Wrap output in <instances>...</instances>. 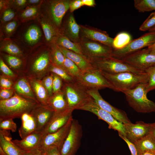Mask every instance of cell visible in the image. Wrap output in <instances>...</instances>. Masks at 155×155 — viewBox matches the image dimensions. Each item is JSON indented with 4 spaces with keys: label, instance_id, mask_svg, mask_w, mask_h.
Masks as SVG:
<instances>
[{
    "label": "cell",
    "instance_id": "obj_1",
    "mask_svg": "<svg viewBox=\"0 0 155 155\" xmlns=\"http://www.w3.org/2000/svg\"><path fill=\"white\" fill-rule=\"evenodd\" d=\"M38 104L34 100L14 94L9 99L0 100V120L20 118L24 113H30Z\"/></svg>",
    "mask_w": 155,
    "mask_h": 155
},
{
    "label": "cell",
    "instance_id": "obj_2",
    "mask_svg": "<svg viewBox=\"0 0 155 155\" xmlns=\"http://www.w3.org/2000/svg\"><path fill=\"white\" fill-rule=\"evenodd\" d=\"M104 77L111 83L115 91L121 92L132 89L139 84L147 83L146 73L139 74L131 72L109 73L102 71Z\"/></svg>",
    "mask_w": 155,
    "mask_h": 155
},
{
    "label": "cell",
    "instance_id": "obj_3",
    "mask_svg": "<svg viewBox=\"0 0 155 155\" xmlns=\"http://www.w3.org/2000/svg\"><path fill=\"white\" fill-rule=\"evenodd\" d=\"M146 83H141L135 88L123 92L129 106L137 112H155V103L147 98Z\"/></svg>",
    "mask_w": 155,
    "mask_h": 155
},
{
    "label": "cell",
    "instance_id": "obj_4",
    "mask_svg": "<svg viewBox=\"0 0 155 155\" xmlns=\"http://www.w3.org/2000/svg\"><path fill=\"white\" fill-rule=\"evenodd\" d=\"M93 67L101 71L115 74L128 71L142 74L145 72L139 70L123 61L112 56L90 61Z\"/></svg>",
    "mask_w": 155,
    "mask_h": 155
},
{
    "label": "cell",
    "instance_id": "obj_5",
    "mask_svg": "<svg viewBox=\"0 0 155 155\" xmlns=\"http://www.w3.org/2000/svg\"><path fill=\"white\" fill-rule=\"evenodd\" d=\"M90 112L97 116L99 119L106 122L109 129H113L125 136L124 125L118 121L111 114L101 108L90 96L77 109Z\"/></svg>",
    "mask_w": 155,
    "mask_h": 155
},
{
    "label": "cell",
    "instance_id": "obj_6",
    "mask_svg": "<svg viewBox=\"0 0 155 155\" xmlns=\"http://www.w3.org/2000/svg\"><path fill=\"white\" fill-rule=\"evenodd\" d=\"M75 80L87 90H99L114 88L103 75L101 71L94 68L82 72Z\"/></svg>",
    "mask_w": 155,
    "mask_h": 155
},
{
    "label": "cell",
    "instance_id": "obj_7",
    "mask_svg": "<svg viewBox=\"0 0 155 155\" xmlns=\"http://www.w3.org/2000/svg\"><path fill=\"white\" fill-rule=\"evenodd\" d=\"M63 92L68 108L72 111L77 108L90 97L87 90L75 80L65 82L61 90Z\"/></svg>",
    "mask_w": 155,
    "mask_h": 155
},
{
    "label": "cell",
    "instance_id": "obj_8",
    "mask_svg": "<svg viewBox=\"0 0 155 155\" xmlns=\"http://www.w3.org/2000/svg\"><path fill=\"white\" fill-rule=\"evenodd\" d=\"M155 42V32H149L140 37L131 40L124 48L113 50L112 57L121 59L126 56L143 48L148 47Z\"/></svg>",
    "mask_w": 155,
    "mask_h": 155
},
{
    "label": "cell",
    "instance_id": "obj_9",
    "mask_svg": "<svg viewBox=\"0 0 155 155\" xmlns=\"http://www.w3.org/2000/svg\"><path fill=\"white\" fill-rule=\"evenodd\" d=\"M79 43L84 55L90 61L112 56L113 48L101 43L80 37Z\"/></svg>",
    "mask_w": 155,
    "mask_h": 155
},
{
    "label": "cell",
    "instance_id": "obj_10",
    "mask_svg": "<svg viewBox=\"0 0 155 155\" xmlns=\"http://www.w3.org/2000/svg\"><path fill=\"white\" fill-rule=\"evenodd\" d=\"M82 135V126L77 120L73 119L69 133L60 150L61 155H75Z\"/></svg>",
    "mask_w": 155,
    "mask_h": 155
},
{
    "label": "cell",
    "instance_id": "obj_11",
    "mask_svg": "<svg viewBox=\"0 0 155 155\" xmlns=\"http://www.w3.org/2000/svg\"><path fill=\"white\" fill-rule=\"evenodd\" d=\"M121 60L132 67L144 72L155 65V55L151 54L148 48L132 53Z\"/></svg>",
    "mask_w": 155,
    "mask_h": 155
},
{
    "label": "cell",
    "instance_id": "obj_12",
    "mask_svg": "<svg viewBox=\"0 0 155 155\" xmlns=\"http://www.w3.org/2000/svg\"><path fill=\"white\" fill-rule=\"evenodd\" d=\"M87 92L101 108L111 114L118 121L124 124L131 123L125 112L113 106L105 101L100 95L98 90L88 89Z\"/></svg>",
    "mask_w": 155,
    "mask_h": 155
},
{
    "label": "cell",
    "instance_id": "obj_13",
    "mask_svg": "<svg viewBox=\"0 0 155 155\" xmlns=\"http://www.w3.org/2000/svg\"><path fill=\"white\" fill-rule=\"evenodd\" d=\"M73 119L72 117L66 125L57 131L43 136L40 148L44 150L49 147H55L60 150L69 133Z\"/></svg>",
    "mask_w": 155,
    "mask_h": 155
},
{
    "label": "cell",
    "instance_id": "obj_14",
    "mask_svg": "<svg viewBox=\"0 0 155 155\" xmlns=\"http://www.w3.org/2000/svg\"><path fill=\"white\" fill-rule=\"evenodd\" d=\"M80 25V37L101 43L113 48V38L110 37L106 32L87 26Z\"/></svg>",
    "mask_w": 155,
    "mask_h": 155
},
{
    "label": "cell",
    "instance_id": "obj_15",
    "mask_svg": "<svg viewBox=\"0 0 155 155\" xmlns=\"http://www.w3.org/2000/svg\"><path fill=\"white\" fill-rule=\"evenodd\" d=\"M73 111L69 109L54 112L48 124L41 131L43 136L55 132L66 125L72 117Z\"/></svg>",
    "mask_w": 155,
    "mask_h": 155
},
{
    "label": "cell",
    "instance_id": "obj_16",
    "mask_svg": "<svg viewBox=\"0 0 155 155\" xmlns=\"http://www.w3.org/2000/svg\"><path fill=\"white\" fill-rule=\"evenodd\" d=\"M124 125L125 136L133 144L149 134L150 123L139 121L135 124L131 123Z\"/></svg>",
    "mask_w": 155,
    "mask_h": 155
},
{
    "label": "cell",
    "instance_id": "obj_17",
    "mask_svg": "<svg viewBox=\"0 0 155 155\" xmlns=\"http://www.w3.org/2000/svg\"><path fill=\"white\" fill-rule=\"evenodd\" d=\"M54 112L47 105L39 103L35 106L30 113L36 120L37 131H42L48 123Z\"/></svg>",
    "mask_w": 155,
    "mask_h": 155
},
{
    "label": "cell",
    "instance_id": "obj_18",
    "mask_svg": "<svg viewBox=\"0 0 155 155\" xmlns=\"http://www.w3.org/2000/svg\"><path fill=\"white\" fill-rule=\"evenodd\" d=\"M52 63L51 51L42 52L36 57L31 66V72L38 78H40L46 73Z\"/></svg>",
    "mask_w": 155,
    "mask_h": 155
},
{
    "label": "cell",
    "instance_id": "obj_19",
    "mask_svg": "<svg viewBox=\"0 0 155 155\" xmlns=\"http://www.w3.org/2000/svg\"><path fill=\"white\" fill-rule=\"evenodd\" d=\"M42 137L41 132L36 131L21 140H12V141L20 149L27 152L41 148Z\"/></svg>",
    "mask_w": 155,
    "mask_h": 155
},
{
    "label": "cell",
    "instance_id": "obj_20",
    "mask_svg": "<svg viewBox=\"0 0 155 155\" xmlns=\"http://www.w3.org/2000/svg\"><path fill=\"white\" fill-rule=\"evenodd\" d=\"M71 0H60L53 1L51 4V11L55 24L59 26L63 18L69 8Z\"/></svg>",
    "mask_w": 155,
    "mask_h": 155
},
{
    "label": "cell",
    "instance_id": "obj_21",
    "mask_svg": "<svg viewBox=\"0 0 155 155\" xmlns=\"http://www.w3.org/2000/svg\"><path fill=\"white\" fill-rule=\"evenodd\" d=\"M68 15L62 34L72 41L79 43L80 39V25L76 22L73 13L70 12Z\"/></svg>",
    "mask_w": 155,
    "mask_h": 155
},
{
    "label": "cell",
    "instance_id": "obj_22",
    "mask_svg": "<svg viewBox=\"0 0 155 155\" xmlns=\"http://www.w3.org/2000/svg\"><path fill=\"white\" fill-rule=\"evenodd\" d=\"M59 46L65 57L73 61L82 72L94 68L90 61L84 55H80L63 47Z\"/></svg>",
    "mask_w": 155,
    "mask_h": 155
},
{
    "label": "cell",
    "instance_id": "obj_23",
    "mask_svg": "<svg viewBox=\"0 0 155 155\" xmlns=\"http://www.w3.org/2000/svg\"><path fill=\"white\" fill-rule=\"evenodd\" d=\"M0 147L7 155H23L25 152L13 142L8 131L0 130Z\"/></svg>",
    "mask_w": 155,
    "mask_h": 155
},
{
    "label": "cell",
    "instance_id": "obj_24",
    "mask_svg": "<svg viewBox=\"0 0 155 155\" xmlns=\"http://www.w3.org/2000/svg\"><path fill=\"white\" fill-rule=\"evenodd\" d=\"M20 118L22 124L18 130V132L21 139L37 131L36 120L30 113H24Z\"/></svg>",
    "mask_w": 155,
    "mask_h": 155
},
{
    "label": "cell",
    "instance_id": "obj_25",
    "mask_svg": "<svg viewBox=\"0 0 155 155\" xmlns=\"http://www.w3.org/2000/svg\"><path fill=\"white\" fill-rule=\"evenodd\" d=\"M29 80L30 84L38 103L47 105L49 97L42 82L38 79L32 77Z\"/></svg>",
    "mask_w": 155,
    "mask_h": 155
},
{
    "label": "cell",
    "instance_id": "obj_26",
    "mask_svg": "<svg viewBox=\"0 0 155 155\" xmlns=\"http://www.w3.org/2000/svg\"><path fill=\"white\" fill-rule=\"evenodd\" d=\"M47 105L55 112H61L69 109L65 94L62 90L53 94L49 98Z\"/></svg>",
    "mask_w": 155,
    "mask_h": 155
},
{
    "label": "cell",
    "instance_id": "obj_27",
    "mask_svg": "<svg viewBox=\"0 0 155 155\" xmlns=\"http://www.w3.org/2000/svg\"><path fill=\"white\" fill-rule=\"evenodd\" d=\"M30 84L25 78H21L14 84L13 89L20 95L34 100L38 103Z\"/></svg>",
    "mask_w": 155,
    "mask_h": 155
},
{
    "label": "cell",
    "instance_id": "obj_28",
    "mask_svg": "<svg viewBox=\"0 0 155 155\" xmlns=\"http://www.w3.org/2000/svg\"><path fill=\"white\" fill-rule=\"evenodd\" d=\"M138 154L145 152L155 154V138L149 134L145 136L134 143Z\"/></svg>",
    "mask_w": 155,
    "mask_h": 155
},
{
    "label": "cell",
    "instance_id": "obj_29",
    "mask_svg": "<svg viewBox=\"0 0 155 155\" xmlns=\"http://www.w3.org/2000/svg\"><path fill=\"white\" fill-rule=\"evenodd\" d=\"M46 40L51 44H56L59 36L61 34L51 23L46 20L40 22Z\"/></svg>",
    "mask_w": 155,
    "mask_h": 155
},
{
    "label": "cell",
    "instance_id": "obj_30",
    "mask_svg": "<svg viewBox=\"0 0 155 155\" xmlns=\"http://www.w3.org/2000/svg\"><path fill=\"white\" fill-rule=\"evenodd\" d=\"M56 44L77 53L84 55L79 43L72 41L62 34H61L58 36Z\"/></svg>",
    "mask_w": 155,
    "mask_h": 155
},
{
    "label": "cell",
    "instance_id": "obj_31",
    "mask_svg": "<svg viewBox=\"0 0 155 155\" xmlns=\"http://www.w3.org/2000/svg\"><path fill=\"white\" fill-rule=\"evenodd\" d=\"M130 35L126 32L118 34L113 38L112 44L113 50L121 49L126 46L131 40Z\"/></svg>",
    "mask_w": 155,
    "mask_h": 155
},
{
    "label": "cell",
    "instance_id": "obj_32",
    "mask_svg": "<svg viewBox=\"0 0 155 155\" xmlns=\"http://www.w3.org/2000/svg\"><path fill=\"white\" fill-rule=\"evenodd\" d=\"M51 53L52 63L64 69L63 64L65 57L57 44L51 46Z\"/></svg>",
    "mask_w": 155,
    "mask_h": 155
},
{
    "label": "cell",
    "instance_id": "obj_33",
    "mask_svg": "<svg viewBox=\"0 0 155 155\" xmlns=\"http://www.w3.org/2000/svg\"><path fill=\"white\" fill-rule=\"evenodd\" d=\"M41 33L39 28L36 25H32L27 29L24 34L27 42L29 44L36 43L40 39Z\"/></svg>",
    "mask_w": 155,
    "mask_h": 155
},
{
    "label": "cell",
    "instance_id": "obj_34",
    "mask_svg": "<svg viewBox=\"0 0 155 155\" xmlns=\"http://www.w3.org/2000/svg\"><path fill=\"white\" fill-rule=\"evenodd\" d=\"M134 7L139 12L155 11V0H134Z\"/></svg>",
    "mask_w": 155,
    "mask_h": 155
},
{
    "label": "cell",
    "instance_id": "obj_35",
    "mask_svg": "<svg viewBox=\"0 0 155 155\" xmlns=\"http://www.w3.org/2000/svg\"><path fill=\"white\" fill-rule=\"evenodd\" d=\"M65 71L75 80L81 74L82 72L78 67L71 60L65 57L63 64Z\"/></svg>",
    "mask_w": 155,
    "mask_h": 155
},
{
    "label": "cell",
    "instance_id": "obj_36",
    "mask_svg": "<svg viewBox=\"0 0 155 155\" xmlns=\"http://www.w3.org/2000/svg\"><path fill=\"white\" fill-rule=\"evenodd\" d=\"M1 50L7 53L9 55L18 57L22 55V52L19 47L15 43L7 41L1 46Z\"/></svg>",
    "mask_w": 155,
    "mask_h": 155
},
{
    "label": "cell",
    "instance_id": "obj_37",
    "mask_svg": "<svg viewBox=\"0 0 155 155\" xmlns=\"http://www.w3.org/2000/svg\"><path fill=\"white\" fill-rule=\"evenodd\" d=\"M51 73L55 74L60 77L65 82H70L75 80L62 68L56 66L52 63L49 69Z\"/></svg>",
    "mask_w": 155,
    "mask_h": 155
},
{
    "label": "cell",
    "instance_id": "obj_38",
    "mask_svg": "<svg viewBox=\"0 0 155 155\" xmlns=\"http://www.w3.org/2000/svg\"><path fill=\"white\" fill-rule=\"evenodd\" d=\"M148 78L146 91L149 92L155 90V65L148 68L145 71Z\"/></svg>",
    "mask_w": 155,
    "mask_h": 155
},
{
    "label": "cell",
    "instance_id": "obj_39",
    "mask_svg": "<svg viewBox=\"0 0 155 155\" xmlns=\"http://www.w3.org/2000/svg\"><path fill=\"white\" fill-rule=\"evenodd\" d=\"M11 118L0 120V130L11 131L12 132L16 131L17 125Z\"/></svg>",
    "mask_w": 155,
    "mask_h": 155
},
{
    "label": "cell",
    "instance_id": "obj_40",
    "mask_svg": "<svg viewBox=\"0 0 155 155\" xmlns=\"http://www.w3.org/2000/svg\"><path fill=\"white\" fill-rule=\"evenodd\" d=\"M155 26V11L151 13L139 28L141 31L149 30Z\"/></svg>",
    "mask_w": 155,
    "mask_h": 155
},
{
    "label": "cell",
    "instance_id": "obj_41",
    "mask_svg": "<svg viewBox=\"0 0 155 155\" xmlns=\"http://www.w3.org/2000/svg\"><path fill=\"white\" fill-rule=\"evenodd\" d=\"M4 57L8 65L13 69H18L21 66L22 61L19 57L9 55H5Z\"/></svg>",
    "mask_w": 155,
    "mask_h": 155
},
{
    "label": "cell",
    "instance_id": "obj_42",
    "mask_svg": "<svg viewBox=\"0 0 155 155\" xmlns=\"http://www.w3.org/2000/svg\"><path fill=\"white\" fill-rule=\"evenodd\" d=\"M53 76L52 73L44 78L42 83L48 93L49 97L53 94Z\"/></svg>",
    "mask_w": 155,
    "mask_h": 155
},
{
    "label": "cell",
    "instance_id": "obj_43",
    "mask_svg": "<svg viewBox=\"0 0 155 155\" xmlns=\"http://www.w3.org/2000/svg\"><path fill=\"white\" fill-rule=\"evenodd\" d=\"M52 74L53 76L52 88L53 94L61 90L63 80L57 75L53 73Z\"/></svg>",
    "mask_w": 155,
    "mask_h": 155
},
{
    "label": "cell",
    "instance_id": "obj_44",
    "mask_svg": "<svg viewBox=\"0 0 155 155\" xmlns=\"http://www.w3.org/2000/svg\"><path fill=\"white\" fill-rule=\"evenodd\" d=\"M38 12V7H32L26 9L22 13L21 16L24 19H28L35 16Z\"/></svg>",
    "mask_w": 155,
    "mask_h": 155
},
{
    "label": "cell",
    "instance_id": "obj_45",
    "mask_svg": "<svg viewBox=\"0 0 155 155\" xmlns=\"http://www.w3.org/2000/svg\"><path fill=\"white\" fill-rule=\"evenodd\" d=\"M0 69L2 72L8 77L13 78L15 77L13 72L1 58L0 59Z\"/></svg>",
    "mask_w": 155,
    "mask_h": 155
},
{
    "label": "cell",
    "instance_id": "obj_46",
    "mask_svg": "<svg viewBox=\"0 0 155 155\" xmlns=\"http://www.w3.org/2000/svg\"><path fill=\"white\" fill-rule=\"evenodd\" d=\"M14 90L10 88H1L0 91V100H7L11 97L14 94Z\"/></svg>",
    "mask_w": 155,
    "mask_h": 155
},
{
    "label": "cell",
    "instance_id": "obj_47",
    "mask_svg": "<svg viewBox=\"0 0 155 155\" xmlns=\"http://www.w3.org/2000/svg\"><path fill=\"white\" fill-rule=\"evenodd\" d=\"M119 137L127 144L131 153V155H138L136 148L134 144L130 142L125 136L119 133Z\"/></svg>",
    "mask_w": 155,
    "mask_h": 155
},
{
    "label": "cell",
    "instance_id": "obj_48",
    "mask_svg": "<svg viewBox=\"0 0 155 155\" xmlns=\"http://www.w3.org/2000/svg\"><path fill=\"white\" fill-rule=\"evenodd\" d=\"M15 15L14 12L11 9L5 10L2 17L1 20L3 22L9 21L14 18Z\"/></svg>",
    "mask_w": 155,
    "mask_h": 155
},
{
    "label": "cell",
    "instance_id": "obj_49",
    "mask_svg": "<svg viewBox=\"0 0 155 155\" xmlns=\"http://www.w3.org/2000/svg\"><path fill=\"white\" fill-rule=\"evenodd\" d=\"M13 83L8 77L1 75L0 78V85L1 88H11Z\"/></svg>",
    "mask_w": 155,
    "mask_h": 155
},
{
    "label": "cell",
    "instance_id": "obj_50",
    "mask_svg": "<svg viewBox=\"0 0 155 155\" xmlns=\"http://www.w3.org/2000/svg\"><path fill=\"white\" fill-rule=\"evenodd\" d=\"M84 5L82 0L70 1L69 10L70 12L73 13L75 10Z\"/></svg>",
    "mask_w": 155,
    "mask_h": 155
},
{
    "label": "cell",
    "instance_id": "obj_51",
    "mask_svg": "<svg viewBox=\"0 0 155 155\" xmlns=\"http://www.w3.org/2000/svg\"><path fill=\"white\" fill-rule=\"evenodd\" d=\"M17 26V22L15 21L8 23L5 26V30L8 35H10L15 30Z\"/></svg>",
    "mask_w": 155,
    "mask_h": 155
},
{
    "label": "cell",
    "instance_id": "obj_52",
    "mask_svg": "<svg viewBox=\"0 0 155 155\" xmlns=\"http://www.w3.org/2000/svg\"><path fill=\"white\" fill-rule=\"evenodd\" d=\"M23 155H46L45 151L41 148L25 152Z\"/></svg>",
    "mask_w": 155,
    "mask_h": 155
},
{
    "label": "cell",
    "instance_id": "obj_53",
    "mask_svg": "<svg viewBox=\"0 0 155 155\" xmlns=\"http://www.w3.org/2000/svg\"><path fill=\"white\" fill-rule=\"evenodd\" d=\"M44 150L46 151V155H61L60 150L56 147H49Z\"/></svg>",
    "mask_w": 155,
    "mask_h": 155
},
{
    "label": "cell",
    "instance_id": "obj_54",
    "mask_svg": "<svg viewBox=\"0 0 155 155\" xmlns=\"http://www.w3.org/2000/svg\"><path fill=\"white\" fill-rule=\"evenodd\" d=\"M84 5L90 7H94L96 5L95 1L94 0H82Z\"/></svg>",
    "mask_w": 155,
    "mask_h": 155
},
{
    "label": "cell",
    "instance_id": "obj_55",
    "mask_svg": "<svg viewBox=\"0 0 155 155\" xmlns=\"http://www.w3.org/2000/svg\"><path fill=\"white\" fill-rule=\"evenodd\" d=\"M149 134L155 138V122L150 123V127Z\"/></svg>",
    "mask_w": 155,
    "mask_h": 155
},
{
    "label": "cell",
    "instance_id": "obj_56",
    "mask_svg": "<svg viewBox=\"0 0 155 155\" xmlns=\"http://www.w3.org/2000/svg\"><path fill=\"white\" fill-rule=\"evenodd\" d=\"M16 4L19 7H22L24 6L27 2L26 0H16L14 1Z\"/></svg>",
    "mask_w": 155,
    "mask_h": 155
},
{
    "label": "cell",
    "instance_id": "obj_57",
    "mask_svg": "<svg viewBox=\"0 0 155 155\" xmlns=\"http://www.w3.org/2000/svg\"><path fill=\"white\" fill-rule=\"evenodd\" d=\"M147 48L149 50L151 54L155 55V42Z\"/></svg>",
    "mask_w": 155,
    "mask_h": 155
},
{
    "label": "cell",
    "instance_id": "obj_58",
    "mask_svg": "<svg viewBox=\"0 0 155 155\" xmlns=\"http://www.w3.org/2000/svg\"><path fill=\"white\" fill-rule=\"evenodd\" d=\"M40 2L39 0H29L27 1L28 3L30 4H34L38 3Z\"/></svg>",
    "mask_w": 155,
    "mask_h": 155
},
{
    "label": "cell",
    "instance_id": "obj_59",
    "mask_svg": "<svg viewBox=\"0 0 155 155\" xmlns=\"http://www.w3.org/2000/svg\"><path fill=\"white\" fill-rule=\"evenodd\" d=\"M138 155H155V154L150 152H145L139 154Z\"/></svg>",
    "mask_w": 155,
    "mask_h": 155
},
{
    "label": "cell",
    "instance_id": "obj_60",
    "mask_svg": "<svg viewBox=\"0 0 155 155\" xmlns=\"http://www.w3.org/2000/svg\"><path fill=\"white\" fill-rule=\"evenodd\" d=\"M0 155H7L1 147H0Z\"/></svg>",
    "mask_w": 155,
    "mask_h": 155
},
{
    "label": "cell",
    "instance_id": "obj_61",
    "mask_svg": "<svg viewBox=\"0 0 155 155\" xmlns=\"http://www.w3.org/2000/svg\"><path fill=\"white\" fill-rule=\"evenodd\" d=\"M149 32H155V26L149 30Z\"/></svg>",
    "mask_w": 155,
    "mask_h": 155
}]
</instances>
